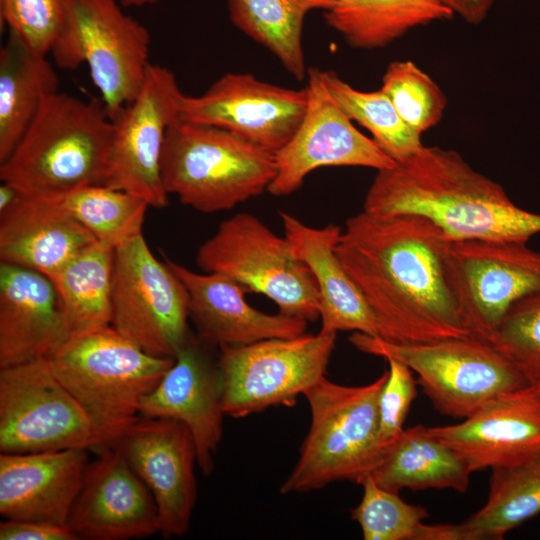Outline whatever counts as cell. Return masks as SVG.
Wrapping results in <instances>:
<instances>
[{
	"mask_svg": "<svg viewBox=\"0 0 540 540\" xmlns=\"http://www.w3.org/2000/svg\"><path fill=\"white\" fill-rule=\"evenodd\" d=\"M449 242L418 215L363 210L346 221L336 253L365 298L378 337L398 344L469 337L447 280Z\"/></svg>",
	"mask_w": 540,
	"mask_h": 540,
	"instance_id": "6da1fadb",
	"label": "cell"
},
{
	"mask_svg": "<svg viewBox=\"0 0 540 540\" xmlns=\"http://www.w3.org/2000/svg\"><path fill=\"white\" fill-rule=\"evenodd\" d=\"M364 211L413 214L436 225L450 241H523L540 233V214L526 211L501 185L475 170L455 150L421 147L381 169Z\"/></svg>",
	"mask_w": 540,
	"mask_h": 540,
	"instance_id": "7a4b0ae2",
	"label": "cell"
},
{
	"mask_svg": "<svg viewBox=\"0 0 540 540\" xmlns=\"http://www.w3.org/2000/svg\"><path fill=\"white\" fill-rule=\"evenodd\" d=\"M113 122L100 99L56 92L0 163V179L25 195L105 185Z\"/></svg>",
	"mask_w": 540,
	"mask_h": 540,
	"instance_id": "3957f363",
	"label": "cell"
},
{
	"mask_svg": "<svg viewBox=\"0 0 540 540\" xmlns=\"http://www.w3.org/2000/svg\"><path fill=\"white\" fill-rule=\"evenodd\" d=\"M47 361L108 446L139 419L144 398L174 359L147 353L108 325L70 338Z\"/></svg>",
	"mask_w": 540,
	"mask_h": 540,
	"instance_id": "277c9868",
	"label": "cell"
},
{
	"mask_svg": "<svg viewBox=\"0 0 540 540\" xmlns=\"http://www.w3.org/2000/svg\"><path fill=\"white\" fill-rule=\"evenodd\" d=\"M387 375L360 386L325 376L304 393L311 423L281 494L309 492L336 481L360 484L371 473L381 456L378 402Z\"/></svg>",
	"mask_w": 540,
	"mask_h": 540,
	"instance_id": "5b68a950",
	"label": "cell"
},
{
	"mask_svg": "<svg viewBox=\"0 0 540 540\" xmlns=\"http://www.w3.org/2000/svg\"><path fill=\"white\" fill-rule=\"evenodd\" d=\"M161 169L168 195L215 213L268 190L276 161L274 153L223 129L179 118L168 129Z\"/></svg>",
	"mask_w": 540,
	"mask_h": 540,
	"instance_id": "8992f818",
	"label": "cell"
},
{
	"mask_svg": "<svg viewBox=\"0 0 540 540\" xmlns=\"http://www.w3.org/2000/svg\"><path fill=\"white\" fill-rule=\"evenodd\" d=\"M349 340L361 352L407 365L434 409L452 418L465 419L495 397L528 385L492 344L470 337L398 344L354 332Z\"/></svg>",
	"mask_w": 540,
	"mask_h": 540,
	"instance_id": "52a82bcc",
	"label": "cell"
},
{
	"mask_svg": "<svg viewBox=\"0 0 540 540\" xmlns=\"http://www.w3.org/2000/svg\"><path fill=\"white\" fill-rule=\"evenodd\" d=\"M119 0H69L50 54L62 69L85 64L112 120L139 92L151 65V36Z\"/></svg>",
	"mask_w": 540,
	"mask_h": 540,
	"instance_id": "ba28073f",
	"label": "cell"
},
{
	"mask_svg": "<svg viewBox=\"0 0 540 540\" xmlns=\"http://www.w3.org/2000/svg\"><path fill=\"white\" fill-rule=\"evenodd\" d=\"M196 263L204 272L222 274L268 297L282 314L306 321L319 318V291L311 271L285 237L252 214L222 221L199 247Z\"/></svg>",
	"mask_w": 540,
	"mask_h": 540,
	"instance_id": "9c48e42d",
	"label": "cell"
},
{
	"mask_svg": "<svg viewBox=\"0 0 540 540\" xmlns=\"http://www.w3.org/2000/svg\"><path fill=\"white\" fill-rule=\"evenodd\" d=\"M337 333L222 346L217 359L225 415L246 417L269 407L293 406L326 376Z\"/></svg>",
	"mask_w": 540,
	"mask_h": 540,
	"instance_id": "30bf717a",
	"label": "cell"
},
{
	"mask_svg": "<svg viewBox=\"0 0 540 540\" xmlns=\"http://www.w3.org/2000/svg\"><path fill=\"white\" fill-rule=\"evenodd\" d=\"M94 422L47 359L0 368V451L101 449Z\"/></svg>",
	"mask_w": 540,
	"mask_h": 540,
	"instance_id": "8fae6325",
	"label": "cell"
},
{
	"mask_svg": "<svg viewBox=\"0 0 540 540\" xmlns=\"http://www.w3.org/2000/svg\"><path fill=\"white\" fill-rule=\"evenodd\" d=\"M189 299L168 263L143 234L114 251L111 325L147 353L175 358L188 341Z\"/></svg>",
	"mask_w": 540,
	"mask_h": 540,
	"instance_id": "7c38bea8",
	"label": "cell"
},
{
	"mask_svg": "<svg viewBox=\"0 0 540 540\" xmlns=\"http://www.w3.org/2000/svg\"><path fill=\"white\" fill-rule=\"evenodd\" d=\"M446 275L470 338L491 344L510 306L540 291V251L523 241H450Z\"/></svg>",
	"mask_w": 540,
	"mask_h": 540,
	"instance_id": "4fadbf2b",
	"label": "cell"
},
{
	"mask_svg": "<svg viewBox=\"0 0 540 540\" xmlns=\"http://www.w3.org/2000/svg\"><path fill=\"white\" fill-rule=\"evenodd\" d=\"M181 91L175 74L151 64L143 84L113 119L105 185L145 200L168 205L162 180V153L170 126L180 118Z\"/></svg>",
	"mask_w": 540,
	"mask_h": 540,
	"instance_id": "5bb4252c",
	"label": "cell"
},
{
	"mask_svg": "<svg viewBox=\"0 0 540 540\" xmlns=\"http://www.w3.org/2000/svg\"><path fill=\"white\" fill-rule=\"evenodd\" d=\"M308 103L292 138L277 152L276 175L268 187L274 196L297 191L315 169L329 166L392 167V160L372 138L359 132L339 108L323 80V70L310 67Z\"/></svg>",
	"mask_w": 540,
	"mask_h": 540,
	"instance_id": "9a60e30c",
	"label": "cell"
},
{
	"mask_svg": "<svg viewBox=\"0 0 540 540\" xmlns=\"http://www.w3.org/2000/svg\"><path fill=\"white\" fill-rule=\"evenodd\" d=\"M308 94L257 79L227 73L198 96L185 95L180 118L223 129L275 153L296 132L307 108Z\"/></svg>",
	"mask_w": 540,
	"mask_h": 540,
	"instance_id": "2e32d148",
	"label": "cell"
},
{
	"mask_svg": "<svg viewBox=\"0 0 540 540\" xmlns=\"http://www.w3.org/2000/svg\"><path fill=\"white\" fill-rule=\"evenodd\" d=\"M113 444L153 495L162 536H183L197 500V451L188 427L172 418L140 416Z\"/></svg>",
	"mask_w": 540,
	"mask_h": 540,
	"instance_id": "e0dca14e",
	"label": "cell"
},
{
	"mask_svg": "<svg viewBox=\"0 0 540 540\" xmlns=\"http://www.w3.org/2000/svg\"><path fill=\"white\" fill-rule=\"evenodd\" d=\"M67 526L77 539L129 540L160 533L156 502L122 450L108 445L89 461Z\"/></svg>",
	"mask_w": 540,
	"mask_h": 540,
	"instance_id": "ac0fdd59",
	"label": "cell"
},
{
	"mask_svg": "<svg viewBox=\"0 0 540 540\" xmlns=\"http://www.w3.org/2000/svg\"><path fill=\"white\" fill-rule=\"evenodd\" d=\"M207 346L192 333L140 408L142 417L172 418L188 427L195 442L198 467L204 475L213 471L225 415L218 363L211 358Z\"/></svg>",
	"mask_w": 540,
	"mask_h": 540,
	"instance_id": "d6986e66",
	"label": "cell"
},
{
	"mask_svg": "<svg viewBox=\"0 0 540 540\" xmlns=\"http://www.w3.org/2000/svg\"><path fill=\"white\" fill-rule=\"evenodd\" d=\"M472 472L512 462L540 447V387L503 393L462 422L428 427Z\"/></svg>",
	"mask_w": 540,
	"mask_h": 540,
	"instance_id": "ffe728a7",
	"label": "cell"
},
{
	"mask_svg": "<svg viewBox=\"0 0 540 540\" xmlns=\"http://www.w3.org/2000/svg\"><path fill=\"white\" fill-rule=\"evenodd\" d=\"M166 262L184 284L189 318L197 336L211 345H246L266 339L292 338L306 333L307 322L282 313L267 314L245 300L249 292L218 273H198L172 260Z\"/></svg>",
	"mask_w": 540,
	"mask_h": 540,
	"instance_id": "44dd1931",
	"label": "cell"
},
{
	"mask_svg": "<svg viewBox=\"0 0 540 540\" xmlns=\"http://www.w3.org/2000/svg\"><path fill=\"white\" fill-rule=\"evenodd\" d=\"M69 339L52 280L0 263V368L47 359Z\"/></svg>",
	"mask_w": 540,
	"mask_h": 540,
	"instance_id": "7402d4cb",
	"label": "cell"
},
{
	"mask_svg": "<svg viewBox=\"0 0 540 540\" xmlns=\"http://www.w3.org/2000/svg\"><path fill=\"white\" fill-rule=\"evenodd\" d=\"M87 451L1 453L2 517L67 526L89 464Z\"/></svg>",
	"mask_w": 540,
	"mask_h": 540,
	"instance_id": "603a6c76",
	"label": "cell"
},
{
	"mask_svg": "<svg viewBox=\"0 0 540 540\" xmlns=\"http://www.w3.org/2000/svg\"><path fill=\"white\" fill-rule=\"evenodd\" d=\"M93 235L50 196L25 195L0 214V261L53 277Z\"/></svg>",
	"mask_w": 540,
	"mask_h": 540,
	"instance_id": "cb8c5ba5",
	"label": "cell"
},
{
	"mask_svg": "<svg viewBox=\"0 0 540 540\" xmlns=\"http://www.w3.org/2000/svg\"><path fill=\"white\" fill-rule=\"evenodd\" d=\"M284 237L295 256L311 271L319 291L323 332L354 331L378 337L375 318L336 253L342 229L334 224L308 226L280 212Z\"/></svg>",
	"mask_w": 540,
	"mask_h": 540,
	"instance_id": "d4e9b609",
	"label": "cell"
},
{
	"mask_svg": "<svg viewBox=\"0 0 540 540\" xmlns=\"http://www.w3.org/2000/svg\"><path fill=\"white\" fill-rule=\"evenodd\" d=\"M472 473L457 452L419 424L403 429L382 451L369 476L380 487L397 493L403 489L464 493Z\"/></svg>",
	"mask_w": 540,
	"mask_h": 540,
	"instance_id": "484cf974",
	"label": "cell"
},
{
	"mask_svg": "<svg viewBox=\"0 0 540 540\" xmlns=\"http://www.w3.org/2000/svg\"><path fill=\"white\" fill-rule=\"evenodd\" d=\"M59 80L47 55L12 33L0 50V163L15 149Z\"/></svg>",
	"mask_w": 540,
	"mask_h": 540,
	"instance_id": "4316f807",
	"label": "cell"
},
{
	"mask_svg": "<svg viewBox=\"0 0 540 540\" xmlns=\"http://www.w3.org/2000/svg\"><path fill=\"white\" fill-rule=\"evenodd\" d=\"M323 13L326 24L350 47L368 50L455 15L440 0H331Z\"/></svg>",
	"mask_w": 540,
	"mask_h": 540,
	"instance_id": "83f0119b",
	"label": "cell"
},
{
	"mask_svg": "<svg viewBox=\"0 0 540 540\" xmlns=\"http://www.w3.org/2000/svg\"><path fill=\"white\" fill-rule=\"evenodd\" d=\"M491 471L486 503L460 523L464 540H500L540 514V447Z\"/></svg>",
	"mask_w": 540,
	"mask_h": 540,
	"instance_id": "f1b7e54d",
	"label": "cell"
},
{
	"mask_svg": "<svg viewBox=\"0 0 540 540\" xmlns=\"http://www.w3.org/2000/svg\"><path fill=\"white\" fill-rule=\"evenodd\" d=\"M50 279L57 290L70 338L111 325L113 249L94 243Z\"/></svg>",
	"mask_w": 540,
	"mask_h": 540,
	"instance_id": "f546056e",
	"label": "cell"
},
{
	"mask_svg": "<svg viewBox=\"0 0 540 540\" xmlns=\"http://www.w3.org/2000/svg\"><path fill=\"white\" fill-rule=\"evenodd\" d=\"M331 0H227L232 24L265 47L298 80L307 75L303 28L307 15Z\"/></svg>",
	"mask_w": 540,
	"mask_h": 540,
	"instance_id": "4dcf8cb0",
	"label": "cell"
},
{
	"mask_svg": "<svg viewBox=\"0 0 540 540\" xmlns=\"http://www.w3.org/2000/svg\"><path fill=\"white\" fill-rule=\"evenodd\" d=\"M50 196L85 227L98 243L114 251L142 235L149 204L106 185H87Z\"/></svg>",
	"mask_w": 540,
	"mask_h": 540,
	"instance_id": "1f68e13d",
	"label": "cell"
},
{
	"mask_svg": "<svg viewBox=\"0 0 540 540\" xmlns=\"http://www.w3.org/2000/svg\"><path fill=\"white\" fill-rule=\"evenodd\" d=\"M323 80L345 115L352 122L366 128L375 143L396 163L404 161L423 147L421 135L402 120L381 89L360 91L342 80L334 71H323Z\"/></svg>",
	"mask_w": 540,
	"mask_h": 540,
	"instance_id": "d6a6232c",
	"label": "cell"
},
{
	"mask_svg": "<svg viewBox=\"0 0 540 540\" xmlns=\"http://www.w3.org/2000/svg\"><path fill=\"white\" fill-rule=\"evenodd\" d=\"M380 89L402 120L420 135L436 126L446 109L447 98L441 88L410 60L389 63Z\"/></svg>",
	"mask_w": 540,
	"mask_h": 540,
	"instance_id": "836d02e7",
	"label": "cell"
},
{
	"mask_svg": "<svg viewBox=\"0 0 540 540\" xmlns=\"http://www.w3.org/2000/svg\"><path fill=\"white\" fill-rule=\"evenodd\" d=\"M360 485L363 495L352 510L365 540H418L428 517L425 508L402 500L399 493L377 485L368 475Z\"/></svg>",
	"mask_w": 540,
	"mask_h": 540,
	"instance_id": "e575fe53",
	"label": "cell"
},
{
	"mask_svg": "<svg viewBox=\"0 0 540 540\" xmlns=\"http://www.w3.org/2000/svg\"><path fill=\"white\" fill-rule=\"evenodd\" d=\"M491 344L516 367L528 385L540 387V291L510 306Z\"/></svg>",
	"mask_w": 540,
	"mask_h": 540,
	"instance_id": "d590c367",
	"label": "cell"
},
{
	"mask_svg": "<svg viewBox=\"0 0 540 540\" xmlns=\"http://www.w3.org/2000/svg\"><path fill=\"white\" fill-rule=\"evenodd\" d=\"M69 0H0V19L31 49L48 55L66 20Z\"/></svg>",
	"mask_w": 540,
	"mask_h": 540,
	"instance_id": "8d00e7d4",
	"label": "cell"
},
{
	"mask_svg": "<svg viewBox=\"0 0 540 540\" xmlns=\"http://www.w3.org/2000/svg\"><path fill=\"white\" fill-rule=\"evenodd\" d=\"M389 369L378 402V440L382 451L403 431L411 403L417 395L413 371L396 359H386Z\"/></svg>",
	"mask_w": 540,
	"mask_h": 540,
	"instance_id": "74e56055",
	"label": "cell"
},
{
	"mask_svg": "<svg viewBox=\"0 0 540 540\" xmlns=\"http://www.w3.org/2000/svg\"><path fill=\"white\" fill-rule=\"evenodd\" d=\"M1 540H78L66 525L5 519L0 522Z\"/></svg>",
	"mask_w": 540,
	"mask_h": 540,
	"instance_id": "f35d334b",
	"label": "cell"
},
{
	"mask_svg": "<svg viewBox=\"0 0 540 540\" xmlns=\"http://www.w3.org/2000/svg\"><path fill=\"white\" fill-rule=\"evenodd\" d=\"M455 15L469 24L482 23L490 12L495 0H440Z\"/></svg>",
	"mask_w": 540,
	"mask_h": 540,
	"instance_id": "ab89813d",
	"label": "cell"
},
{
	"mask_svg": "<svg viewBox=\"0 0 540 540\" xmlns=\"http://www.w3.org/2000/svg\"><path fill=\"white\" fill-rule=\"evenodd\" d=\"M21 195L22 193L14 186L2 182L0 186V214L13 206Z\"/></svg>",
	"mask_w": 540,
	"mask_h": 540,
	"instance_id": "60d3db41",
	"label": "cell"
},
{
	"mask_svg": "<svg viewBox=\"0 0 540 540\" xmlns=\"http://www.w3.org/2000/svg\"><path fill=\"white\" fill-rule=\"evenodd\" d=\"M163 0H119V2L126 7H140L146 5H153Z\"/></svg>",
	"mask_w": 540,
	"mask_h": 540,
	"instance_id": "b9f144b4",
	"label": "cell"
}]
</instances>
